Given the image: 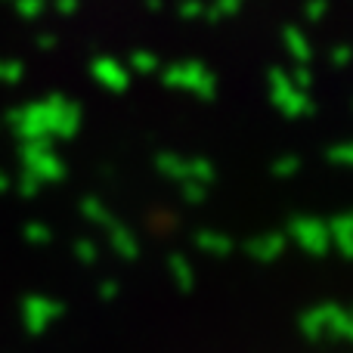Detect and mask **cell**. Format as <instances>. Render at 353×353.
I'll list each match as a JSON object with an SVG mask.
<instances>
[{"label":"cell","mask_w":353,"mask_h":353,"mask_svg":"<svg viewBox=\"0 0 353 353\" xmlns=\"http://www.w3.org/2000/svg\"><path fill=\"white\" fill-rule=\"evenodd\" d=\"M239 3H242V0H217V3H214V19H217V12L220 16H226V12H236L239 10Z\"/></svg>","instance_id":"3"},{"label":"cell","mask_w":353,"mask_h":353,"mask_svg":"<svg viewBox=\"0 0 353 353\" xmlns=\"http://www.w3.org/2000/svg\"><path fill=\"white\" fill-rule=\"evenodd\" d=\"M56 6H59L62 12H72L74 6H78V0H56Z\"/></svg>","instance_id":"5"},{"label":"cell","mask_w":353,"mask_h":353,"mask_svg":"<svg viewBox=\"0 0 353 353\" xmlns=\"http://www.w3.org/2000/svg\"><path fill=\"white\" fill-rule=\"evenodd\" d=\"M285 37H288V47H292L294 53L301 56V59H304V56L310 53V50H307V43H304V37H301V34H298V31H294V28H288V31H285Z\"/></svg>","instance_id":"2"},{"label":"cell","mask_w":353,"mask_h":353,"mask_svg":"<svg viewBox=\"0 0 353 353\" xmlns=\"http://www.w3.org/2000/svg\"><path fill=\"white\" fill-rule=\"evenodd\" d=\"M201 10H205V6H201L199 0H186V3L180 6V12H183V16H189V19H192L195 12H201Z\"/></svg>","instance_id":"4"},{"label":"cell","mask_w":353,"mask_h":353,"mask_svg":"<svg viewBox=\"0 0 353 353\" xmlns=\"http://www.w3.org/2000/svg\"><path fill=\"white\" fill-rule=\"evenodd\" d=\"M16 10L22 12L25 19H34L37 12L43 10V0H16Z\"/></svg>","instance_id":"1"}]
</instances>
